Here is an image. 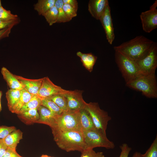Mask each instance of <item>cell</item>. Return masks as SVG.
I'll use <instances>...</instances> for the list:
<instances>
[{
    "label": "cell",
    "mask_w": 157,
    "mask_h": 157,
    "mask_svg": "<svg viewBox=\"0 0 157 157\" xmlns=\"http://www.w3.org/2000/svg\"><path fill=\"white\" fill-rule=\"evenodd\" d=\"M155 42L144 36L139 35L113 48L115 51L136 61L147 54Z\"/></svg>",
    "instance_id": "6da1fadb"
},
{
    "label": "cell",
    "mask_w": 157,
    "mask_h": 157,
    "mask_svg": "<svg viewBox=\"0 0 157 157\" xmlns=\"http://www.w3.org/2000/svg\"><path fill=\"white\" fill-rule=\"evenodd\" d=\"M54 139L58 147L67 152L87 149L82 131L51 129Z\"/></svg>",
    "instance_id": "7a4b0ae2"
},
{
    "label": "cell",
    "mask_w": 157,
    "mask_h": 157,
    "mask_svg": "<svg viewBox=\"0 0 157 157\" xmlns=\"http://www.w3.org/2000/svg\"><path fill=\"white\" fill-rule=\"evenodd\" d=\"M128 87L141 92L149 98H157V84L155 73L139 74L133 80L126 83Z\"/></svg>",
    "instance_id": "3957f363"
},
{
    "label": "cell",
    "mask_w": 157,
    "mask_h": 157,
    "mask_svg": "<svg viewBox=\"0 0 157 157\" xmlns=\"http://www.w3.org/2000/svg\"><path fill=\"white\" fill-rule=\"evenodd\" d=\"M79 110L63 111L56 116L51 129L63 130L82 131L81 126Z\"/></svg>",
    "instance_id": "277c9868"
},
{
    "label": "cell",
    "mask_w": 157,
    "mask_h": 157,
    "mask_svg": "<svg viewBox=\"0 0 157 157\" xmlns=\"http://www.w3.org/2000/svg\"><path fill=\"white\" fill-rule=\"evenodd\" d=\"M85 108L90 114L96 129L106 135L108 122L112 119L108 112L101 109L97 102L86 103Z\"/></svg>",
    "instance_id": "5b68a950"
},
{
    "label": "cell",
    "mask_w": 157,
    "mask_h": 157,
    "mask_svg": "<svg viewBox=\"0 0 157 157\" xmlns=\"http://www.w3.org/2000/svg\"><path fill=\"white\" fill-rule=\"evenodd\" d=\"M87 149H93L97 147L113 149L115 145L109 140L106 135L96 129L82 131Z\"/></svg>",
    "instance_id": "8992f818"
},
{
    "label": "cell",
    "mask_w": 157,
    "mask_h": 157,
    "mask_svg": "<svg viewBox=\"0 0 157 157\" xmlns=\"http://www.w3.org/2000/svg\"><path fill=\"white\" fill-rule=\"evenodd\" d=\"M115 60L126 83L130 81L139 74L137 64L134 61L121 53L115 51Z\"/></svg>",
    "instance_id": "52a82bcc"
},
{
    "label": "cell",
    "mask_w": 157,
    "mask_h": 157,
    "mask_svg": "<svg viewBox=\"0 0 157 157\" xmlns=\"http://www.w3.org/2000/svg\"><path fill=\"white\" fill-rule=\"evenodd\" d=\"M138 66L139 74L155 73L157 67V44L155 42L152 47L143 58L135 61Z\"/></svg>",
    "instance_id": "ba28073f"
},
{
    "label": "cell",
    "mask_w": 157,
    "mask_h": 157,
    "mask_svg": "<svg viewBox=\"0 0 157 157\" xmlns=\"http://www.w3.org/2000/svg\"><path fill=\"white\" fill-rule=\"evenodd\" d=\"M157 6L156 0L149 10L141 13L140 15L143 30L146 33H150L157 28Z\"/></svg>",
    "instance_id": "9c48e42d"
},
{
    "label": "cell",
    "mask_w": 157,
    "mask_h": 157,
    "mask_svg": "<svg viewBox=\"0 0 157 157\" xmlns=\"http://www.w3.org/2000/svg\"><path fill=\"white\" fill-rule=\"evenodd\" d=\"M68 90L55 84L48 77L43 78L37 95L42 100L59 94H65Z\"/></svg>",
    "instance_id": "30bf717a"
},
{
    "label": "cell",
    "mask_w": 157,
    "mask_h": 157,
    "mask_svg": "<svg viewBox=\"0 0 157 157\" xmlns=\"http://www.w3.org/2000/svg\"><path fill=\"white\" fill-rule=\"evenodd\" d=\"M82 91L75 90H67L64 94L67 102L68 110H78L84 108L86 102L83 100Z\"/></svg>",
    "instance_id": "8fae6325"
},
{
    "label": "cell",
    "mask_w": 157,
    "mask_h": 157,
    "mask_svg": "<svg viewBox=\"0 0 157 157\" xmlns=\"http://www.w3.org/2000/svg\"><path fill=\"white\" fill-rule=\"evenodd\" d=\"M99 20L104 28L108 42L110 44H112L115 39V35L109 3L107 5L104 14Z\"/></svg>",
    "instance_id": "7c38bea8"
},
{
    "label": "cell",
    "mask_w": 157,
    "mask_h": 157,
    "mask_svg": "<svg viewBox=\"0 0 157 157\" xmlns=\"http://www.w3.org/2000/svg\"><path fill=\"white\" fill-rule=\"evenodd\" d=\"M108 3V0H90L88 3V11L92 17L99 20Z\"/></svg>",
    "instance_id": "4fadbf2b"
},
{
    "label": "cell",
    "mask_w": 157,
    "mask_h": 157,
    "mask_svg": "<svg viewBox=\"0 0 157 157\" xmlns=\"http://www.w3.org/2000/svg\"><path fill=\"white\" fill-rule=\"evenodd\" d=\"M23 88L29 93L37 95L41 85L43 78L38 79H29L15 75Z\"/></svg>",
    "instance_id": "5bb4252c"
},
{
    "label": "cell",
    "mask_w": 157,
    "mask_h": 157,
    "mask_svg": "<svg viewBox=\"0 0 157 157\" xmlns=\"http://www.w3.org/2000/svg\"><path fill=\"white\" fill-rule=\"evenodd\" d=\"M1 73L3 78L10 89L20 90L24 88L15 75L11 73L6 68L3 67L1 69Z\"/></svg>",
    "instance_id": "9a60e30c"
},
{
    "label": "cell",
    "mask_w": 157,
    "mask_h": 157,
    "mask_svg": "<svg viewBox=\"0 0 157 157\" xmlns=\"http://www.w3.org/2000/svg\"><path fill=\"white\" fill-rule=\"evenodd\" d=\"M37 109L39 118L37 123L45 124L51 127L54 123L56 116L48 109L43 106H40Z\"/></svg>",
    "instance_id": "2e32d148"
},
{
    "label": "cell",
    "mask_w": 157,
    "mask_h": 157,
    "mask_svg": "<svg viewBox=\"0 0 157 157\" xmlns=\"http://www.w3.org/2000/svg\"><path fill=\"white\" fill-rule=\"evenodd\" d=\"M22 132L19 129H15L3 139L8 148L16 150L20 140L22 138Z\"/></svg>",
    "instance_id": "e0dca14e"
},
{
    "label": "cell",
    "mask_w": 157,
    "mask_h": 157,
    "mask_svg": "<svg viewBox=\"0 0 157 157\" xmlns=\"http://www.w3.org/2000/svg\"><path fill=\"white\" fill-rule=\"evenodd\" d=\"M79 112L82 131L96 129L90 114L85 108L80 110Z\"/></svg>",
    "instance_id": "ac0fdd59"
},
{
    "label": "cell",
    "mask_w": 157,
    "mask_h": 157,
    "mask_svg": "<svg viewBox=\"0 0 157 157\" xmlns=\"http://www.w3.org/2000/svg\"><path fill=\"white\" fill-rule=\"evenodd\" d=\"M76 55L80 58L83 65L85 68L90 72L92 71L97 57L91 53H85L80 51L77 52Z\"/></svg>",
    "instance_id": "d6986e66"
},
{
    "label": "cell",
    "mask_w": 157,
    "mask_h": 157,
    "mask_svg": "<svg viewBox=\"0 0 157 157\" xmlns=\"http://www.w3.org/2000/svg\"><path fill=\"white\" fill-rule=\"evenodd\" d=\"M20 92L21 95L18 101L10 111L12 113L17 114L20 109L30 100L34 95L24 88L21 90Z\"/></svg>",
    "instance_id": "ffe728a7"
},
{
    "label": "cell",
    "mask_w": 157,
    "mask_h": 157,
    "mask_svg": "<svg viewBox=\"0 0 157 157\" xmlns=\"http://www.w3.org/2000/svg\"><path fill=\"white\" fill-rule=\"evenodd\" d=\"M20 90L10 89L6 92L7 105L10 111L18 101L21 95Z\"/></svg>",
    "instance_id": "44dd1931"
},
{
    "label": "cell",
    "mask_w": 157,
    "mask_h": 157,
    "mask_svg": "<svg viewBox=\"0 0 157 157\" xmlns=\"http://www.w3.org/2000/svg\"><path fill=\"white\" fill-rule=\"evenodd\" d=\"M56 0H39L34 4V9L42 15L55 5Z\"/></svg>",
    "instance_id": "7402d4cb"
},
{
    "label": "cell",
    "mask_w": 157,
    "mask_h": 157,
    "mask_svg": "<svg viewBox=\"0 0 157 157\" xmlns=\"http://www.w3.org/2000/svg\"><path fill=\"white\" fill-rule=\"evenodd\" d=\"M41 103L42 100L37 95H34L30 100L20 109L17 114L29 110L38 109L41 105Z\"/></svg>",
    "instance_id": "603a6c76"
},
{
    "label": "cell",
    "mask_w": 157,
    "mask_h": 157,
    "mask_svg": "<svg viewBox=\"0 0 157 157\" xmlns=\"http://www.w3.org/2000/svg\"><path fill=\"white\" fill-rule=\"evenodd\" d=\"M41 105L47 108L55 116L60 115L63 111L54 102L48 99L42 100Z\"/></svg>",
    "instance_id": "cb8c5ba5"
},
{
    "label": "cell",
    "mask_w": 157,
    "mask_h": 157,
    "mask_svg": "<svg viewBox=\"0 0 157 157\" xmlns=\"http://www.w3.org/2000/svg\"><path fill=\"white\" fill-rule=\"evenodd\" d=\"M17 115L21 118L31 123H37L39 118L37 109L29 110Z\"/></svg>",
    "instance_id": "d4e9b609"
},
{
    "label": "cell",
    "mask_w": 157,
    "mask_h": 157,
    "mask_svg": "<svg viewBox=\"0 0 157 157\" xmlns=\"http://www.w3.org/2000/svg\"><path fill=\"white\" fill-rule=\"evenodd\" d=\"M54 102L63 111L68 110L67 102L64 94H59L47 98Z\"/></svg>",
    "instance_id": "484cf974"
},
{
    "label": "cell",
    "mask_w": 157,
    "mask_h": 157,
    "mask_svg": "<svg viewBox=\"0 0 157 157\" xmlns=\"http://www.w3.org/2000/svg\"><path fill=\"white\" fill-rule=\"evenodd\" d=\"M45 18L50 26L57 22L58 17V10L54 6L42 15Z\"/></svg>",
    "instance_id": "4316f807"
},
{
    "label": "cell",
    "mask_w": 157,
    "mask_h": 157,
    "mask_svg": "<svg viewBox=\"0 0 157 157\" xmlns=\"http://www.w3.org/2000/svg\"><path fill=\"white\" fill-rule=\"evenodd\" d=\"M63 0H56L54 6L58 12V17L57 23H65L69 21L66 17L63 8Z\"/></svg>",
    "instance_id": "83f0119b"
},
{
    "label": "cell",
    "mask_w": 157,
    "mask_h": 157,
    "mask_svg": "<svg viewBox=\"0 0 157 157\" xmlns=\"http://www.w3.org/2000/svg\"><path fill=\"white\" fill-rule=\"evenodd\" d=\"M18 19L17 15L12 14L10 11L5 9L2 6L0 7V20L9 21Z\"/></svg>",
    "instance_id": "f1b7e54d"
},
{
    "label": "cell",
    "mask_w": 157,
    "mask_h": 157,
    "mask_svg": "<svg viewBox=\"0 0 157 157\" xmlns=\"http://www.w3.org/2000/svg\"><path fill=\"white\" fill-rule=\"evenodd\" d=\"M141 157H157V135L145 153Z\"/></svg>",
    "instance_id": "f546056e"
},
{
    "label": "cell",
    "mask_w": 157,
    "mask_h": 157,
    "mask_svg": "<svg viewBox=\"0 0 157 157\" xmlns=\"http://www.w3.org/2000/svg\"><path fill=\"white\" fill-rule=\"evenodd\" d=\"M63 8L66 17L69 21L77 15V11L68 4L63 3Z\"/></svg>",
    "instance_id": "4dcf8cb0"
},
{
    "label": "cell",
    "mask_w": 157,
    "mask_h": 157,
    "mask_svg": "<svg viewBox=\"0 0 157 157\" xmlns=\"http://www.w3.org/2000/svg\"><path fill=\"white\" fill-rule=\"evenodd\" d=\"M81 153L80 157H105L103 152H96L93 149H86Z\"/></svg>",
    "instance_id": "1f68e13d"
},
{
    "label": "cell",
    "mask_w": 157,
    "mask_h": 157,
    "mask_svg": "<svg viewBox=\"0 0 157 157\" xmlns=\"http://www.w3.org/2000/svg\"><path fill=\"white\" fill-rule=\"evenodd\" d=\"M16 129L14 126H0V139H4L8 134Z\"/></svg>",
    "instance_id": "d6a6232c"
},
{
    "label": "cell",
    "mask_w": 157,
    "mask_h": 157,
    "mask_svg": "<svg viewBox=\"0 0 157 157\" xmlns=\"http://www.w3.org/2000/svg\"><path fill=\"white\" fill-rule=\"evenodd\" d=\"M121 152L119 157H128L132 148L126 143H123L119 146Z\"/></svg>",
    "instance_id": "836d02e7"
},
{
    "label": "cell",
    "mask_w": 157,
    "mask_h": 157,
    "mask_svg": "<svg viewBox=\"0 0 157 157\" xmlns=\"http://www.w3.org/2000/svg\"><path fill=\"white\" fill-rule=\"evenodd\" d=\"M19 20L18 19L9 21H5L0 20V30L7 27H13L19 22Z\"/></svg>",
    "instance_id": "e575fe53"
},
{
    "label": "cell",
    "mask_w": 157,
    "mask_h": 157,
    "mask_svg": "<svg viewBox=\"0 0 157 157\" xmlns=\"http://www.w3.org/2000/svg\"><path fill=\"white\" fill-rule=\"evenodd\" d=\"M3 157H23L20 155L16 152V150H13L8 148L5 154Z\"/></svg>",
    "instance_id": "d590c367"
},
{
    "label": "cell",
    "mask_w": 157,
    "mask_h": 157,
    "mask_svg": "<svg viewBox=\"0 0 157 157\" xmlns=\"http://www.w3.org/2000/svg\"><path fill=\"white\" fill-rule=\"evenodd\" d=\"M13 26L7 27L0 30V40L9 36Z\"/></svg>",
    "instance_id": "8d00e7d4"
},
{
    "label": "cell",
    "mask_w": 157,
    "mask_h": 157,
    "mask_svg": "<svg viewBox=\"0 0 157 157\" xmlns=\"http://www.w3.org/2000/svg\"><path fill=\"white\" fill-rule=\"evenodd\" d=\"M3 139H0V157H3L8 148Z\"/></svg>",
    "instance_id": "74e56055"
},
{
    "label": "cell",
    "mask_w": 157,
    "mask_h": 157,
    "mask_svg": "<svg viewBox=\"0 0 157 157\" xmlns=\"http://www.w3.org/2000/svg\"><path fill=\"white\" fill-rule=\"evenodd\" d=\"M63 3H67L74 8L76 11L78 9V2L76 0H63Z\"/></svg>",
    "instance_id": "f35d334b"
},
{
    "label": "cell",
    "mask_w": 157,
    "mask_h": 157,
    "mask_svg": "<svg viewBox=\"0 0 157 157\" xmlns=\"http://www.w3.org/2000/svg\"><path fill=\"white\" fill-rule=\"evenodd\" d=\"M141 154L140 152L136 151L134 153L132 157H141Z\"/></svg>",
    "instance_id": "ab89813d"
},
{
    "label": "cell",
    "mask_w": 157,
    "mask_h": 157,
    "mask_svg": "<svg viewBox=\"0 0 157 157\" xmlns=\"http://www.w3.org/2000/svg\"><path fill=\"white\" fill-rule=\"evenodd\" d=\"M49 156L47 155H42L40 157H49Z\"/></svg>",
    "instance_id": "60d3db41"
},
{
    "label": "cell",
    "mask_w": 157,
    "mask_h": 157,
    "mask_svg": "<svg viewBox=\"0 0 157 157\" xmlns=\"http://www.w3.org/2000/svg\"><path fill=\"white\" fill-rule=\"evenodd\" d=\"M2 95V92L0 90V100H1V97Z\"/></svg>",
    "instance_id": "b9f144b4"
},
{
    "label": "cell",
    "mask_w": 157,
    "mask_h": 157,
    "mask_svg": "<svg viewBox=\"0 0 157 157\" xmlns=\"http://www.w3.org/2000/svg\"><path fill=\"white\" fill-rule=\"evenodd\" d=\"M2 110V107L1 103V100H0V113Z\"/></svg>",
    "instance_id": "7bdbcfd3"
},
{
    "label": "cell",
    "mask_w": 157,
    "mask_h": 157,
    "mask_svg": "<svg viewBox=\"0 0 157 157\" xmlns=\"http://www.w3.org/2000/svg\"><path fill=\"white\" fill-rule=\"evenodd\" d=\"M1 6H2L1 4V1L0 0V7H1Z\"/></svg>",
    "instance_id": "ee69618b"
},
{
    "label": "cell",
    "mask_w": 157,
    "mask_h": 157,
    "mask_svg": "<svg viewBox=\"0 0 157 157\" xmlns=\"http://www.w3.org/2000/svg\"><path fill=\"white\" fill-rule=\"evenodd\" d=\"M49 157H51V156H49Z\"/></svg>",
    "instance_id": "f6af8a7d"
}]
</instances>
